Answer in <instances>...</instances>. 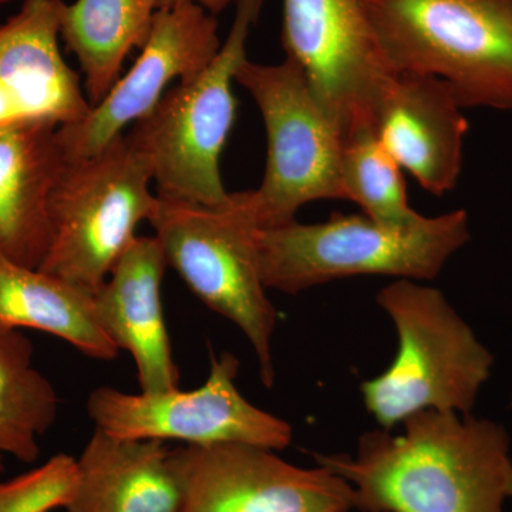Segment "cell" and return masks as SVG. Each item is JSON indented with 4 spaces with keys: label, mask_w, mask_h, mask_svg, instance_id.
Segmentation results:
<instances>
[{
    "label": "cell",
    "mask_w": 512,
    "mask_h": 512,
    "mask_svg": "<svg viewBox=\"0 0 512 512\" xmlns=\"http://www.w3.org/2000/svg\"><path fill=\"white\" fill-rule=\"evenodd\" d=\"M342 183L346 200L356 202L363 215L390 228H409L424 215L407 201L403 168L380 143L375 131L357 133L345 141Z\"/></svg>",
    "instance_id": "obj_21"
},
{
    "label": "cell",
    "mask_w": 512,
    "mask_h": 512,
    "mask_svg": "<svg viewBox=\"0 0 512 512\" xmlns=\"http://www.w3.org/2000/svg\"><path fill=\"white\" fill-rule=\"evenodd\" d=\"M470 238L464 210L424 217L409 228L384 227L363 214L336 212L319 224L295 220L259 228L256 255L266 289L298 295L352 276L433 281Z\"/></svg>",
    "instance_id": "obj_2"
},
{
    "label": "cell",
    "mask_w": 512,
    "mask_h": 512,
    "mask_svg": "<svg viewBox=\"0 0 512 512\" xmlns=\"http://www.w3.org/2000/svg\"><path fill=\"white\" fill-rule=\"evenodd\" d=\"M158 0H76L64 6L60 37L76 56L90 104L119 82L124 62L148 39Z\"/></svg>",
    "instance_id": "obj_19"
},
{
    "label": "cell",
    "mask_w": 512,
    "mask_h": 512,
    "mask_svg": "<svg viewBox=\"0 0 512 512\" xmlns=\"http://www.w3.org/2000/svg\"><path fill=\"white\" fill-rule=\"evenodd\" d=\"M507 495H508V498H512V471H511L510 477H508V481H507Z\"/></svg>",
    "instance_id": "obj_24"
},
{
    "label": "cell",
    "mask_w": 512,
    "mask_h": 512,
    "mask_svg": "<svg viewBox=\"0 0 512 512\" xmlns=\"http://www.w3.org/2000/svg\"><path fill=\"white\" fill-rule=\"evenodd\" d=\"M59 396L33 366V345L18 329L0 328V473L5 457L35 463L39 437L55 424Z\"/></svg>",
    "instance_id": "obj_20"
},
{
    "label": "cell",
    "mask_w": 512,
    "mask_h": 512,
    "mask_svg": "<svg viewBox=\"0 0 512 512\" xmlns=\"http://www.w3.org/2000/svg\"><path fill=\"white\" fill-rule=\"evenodd\" d=\"M235 82L261 113L268 140L264 180L248 191L261 229L295 221L303 205L346 200L342 183L345 138L320 104L298 64L245 60Z\"/></svg>",
    "instance_id": "obj_8"
},
{
    "label": "cell",
    "mask_w": 512,
    "mask_h": 512,
    "mask_svg": "<svg viewBox=\"0 0 512 512\" xmlns=\"http://www.w3.org/2000/svg\"><path fill=\"white\" fill-rule=\"evenodd\" d=\"M163 441L94 431L77 458L67 512H181V495Z\"/></svg>",
    "instance_id": "obj_17"
},
{
    "label": "cell",
    "mask_w": 512,
    "mask_h": 512,
    "mask_svg": "<svg viewBox=\"0 0 512 512\" xmlns=\"http://www.w3.org/2000/svg\"><path fill=\"white\" fill-rule=\"evenodd\" d=\"M13 2H16V0H0V8H2V6L9 5V3H13ZM22 2H23V0H22Z\"/></svg>",
    "instance_id": "obj_25"
},
{
    "label": "cell",
    "mask_w": 512,
    "mask_h": 512,
    "mask_svg": "<svg viewBox=\"0 0 512 512\" xmlns=\"http://www.w3.org/2000/svg\"><path fill=\"white\" fill-rule=\"evenodd\" d=\"M0 328L33 329L70 343L83 355L113 360L120 350L99 325L94 293L0 256Z\"/></svg>",
    "instance_id": "obj_18"
},
{
    "label": "cell",
    "mask_w": 512,
    "mask_h": 512,
    "mask_svg": "<svg viewBox=\"0 0 512 512\" xmlns=\"http://www.w3.org/2000/svg\"><path fill=\"white\" fill-rule=\"evenodd\" d=\"M265 0H237L234 22L220 52L197 76L174 84L128 137L151 164L156 194L190 204H224L221 154L237 117L232 92L248 59L247 43Z\"/></svg>",
    "instance_id": "obj_6"
},
{
    "label": "cell",
    "mask_w": 512,
    "mask_h": 512,
    "mask_svg": "<svg viewBox=\"0 0 512 512\" xmlns=\"http://www.w3.org/2000/svg\"><path fill=\"white\" fill-rule=\"evenodd\" d=\"M165 269L157 238L137 237L94 293L99 325L119 350L133 357L141 392L180 387L161 296Z\"/></svg>",
    "instance_id": "obj_15"
},
{
    "label": "cell",
    "mask_w": 512,
    "mask_h": 512,
    "mask_svg": "<svg viewBox=\"0 0 512 512\" xmlns=\"http://www.w3.org/2000/svg\"><path fill=\"white\" fill-rule=\"evenodd\" d=\"M63 0H23L0 25V128L77 123L92 109L60 50Z\"/></svg>",
    "instance_id": "obj_13"
},
{
    "label": "cell",
    "mask_w": 512,
    "mask_h": 512,
    "mask_svg": "<svg viewBox=\"0 0 512 512\" xmlns=\"http://www.w3.org/2000/svg\"><path fill=\"white\" fill-rule=\"evenodd\" d=\"M231 2L232 0H158V9L171 8V6L181 5V3H195L215 16L227 8Z\"/></svg>",
    "instance_id": "obj_23"
},
{
    "label": "cell",
    "mask_w": 512,
    "mask_h": 512,
    "mask_svg": "<svg viewBox=\"0 0 512 512\" xmlns=\"http://www.w3.org/2000/svg\"><path fill=\"white\" fill-rule=\"evenodd\" d=\"M50 124L0 128V256L39 269L52 242L50 202L66 163Z\"/></svg>",
    "instance_id": "obj_16"
},
{
    "label": "cell",
    "mask_w": 512,
    "mask_h": 512,
    "mask_svg": "<svg viewBox=\"0 0 512 512\" xmlns=\"http://www.w3.org/2000/svg\"><path fill=\"white\" fill-rule=\"evenodd\" d=\"M239 362L231 353L212 356L207 382L184 392L124 393L99 387L87 399L97 430L128 440L181 441L184 446L244 443L281 451L293 437L291 424L259 409L239 392Z\"/></svg>",
    "instance_id": "obj_9"
},
{
    "label": "cell",
    "mask_w": 512,
    "mask_h": 512,
    "mask_svg": "<svg viewBox=\"0 0 512 512\" xmlns=\"http://www.w3.org/2000/svg\"><path fill=\"white\" fill-rule=\"evenodd\" d=\"M373 131L390 156L433 195L456 187L468 121L439 77L393 72L377 101Z\"/></svg>",
    "instance_id": "obj_14"
},
{
    "label": "cell",
    "mask_w": 512,
    "mask_h": 512,
    "mask_svg": "<svg viewBox=\"0 0 512 512\" xmlns=\"http://www.w3.org/2000/svg\"><path fill=\"white\" fill-rule=\"evenodd\" d=\"M181 512H349L352 485L328 468L293 466L244 443L170 450Z\"/></svg>",
    "instance_id": "obj_11"
},
{
    "label": "cell",
    "mask_w": 512,
    "mask_h": 512,
    "mask_svg": "<svg viewBox=\"0 0 512 512\" xmlns=\"http://www.w3.org/2000/svg\"><path fill=\"white\" fill-rule=\"evenodd\" d=\"M376 302L397 333L393 362L360 386L377 424L392 430L426 410L470 414L491 377L494 356L446 296L399 279L377 293Z\"/></svg>",
    "instance_id": "obj_3"
},
{
    "label": "cell",
    "mask_w": 512,
    "mask_h": 512,
    "mask_svg": "<svg viewBox=\"0 0 512 512\" xmlns=\"http://www.w3.org/2000/svg\"><path fill=\"white\" fill-rule=\"evenodd\" d=\"M221 45L217 19L201 6L181 3L158 9L133 66L82 120L57 128L64 158L93 156L126 134L128 126L150 116L171 84L200 74Z\"/></svg>",
    "instance_id": "obj_12"
},
{
    "label": "cell",
    "mask_w": 512,
    "mask_h": 512,
    "mask_svg": "<svg viewBox=\"0 0 512 512\" xmlns=\"http://www.w3.org/2000/svg\"><path fill=\"white\" fill-rule=\"evenodd\" d=\"M510 406L512 407V399H511V403H510Z\"/></svg>",
    "instance_id": "obj_26"
},
{
    "label": "cell",
    "mask_w": 512,
    "mask_h": 512,
    "mask_svg": "<svg viewBox=\"0 0 512 512\" xmlns=\"http://www.w3.org/2000/svg\"><path fill=\"white\" fill-rule=\"evenodd\" d=\"M146 154L128 134L66 160L50 202L53 237L40 271L96 293L150 221L157 194Z\"/></svg>",
    "instance_id": "obj_7"
},
{
    "label": "cell",
    "mask_w": 512,
    "mask_h": 512,
    "mask_svg": "<svg viewBox=\"0 0 512 512\" xmlns=\"http://www.w3.org/2000/svg\"><path fill=\"white\" fill-rule=\"evenodd\" d=\"M403 433L367 431L349 454H315L352 485L362 512H504L510 436L493 420L426 410Z\"/></svg>",
    "instance_id": "obj_1"
},
{
    "label": "cell",
    "mask_w": 512,
    "mask_h": 512,
    "mask_svg": "<svg viewBox=\"0 0 512 512\" xmlns=\"http://www.w3.org/2000/svg\"><path fill=\"white\" fill-rule=\"evenodd\" d=\"M282 43L345 141L373 130L387 63L363 0H284Z\"/></svg>",
    "instance_id": "obj_10"
},
{
    "label": "cell",
    "mask_w": 512,
    "mask_h": 512,
    "mask_svg": "<svg viewBox=\"0 0 512 512\" xmlns=\"http://www.w3.org/2000/svg\"><path fill=\"white\" fill-rule=\"evenodd\" d=\"M148 222L167 266L208 309L244 333L258 359L261 382L272 389L276 377L272 338L278 312L259 275V227L248 191L231 192L224 204L215 207L158 197Z\"/></svg>",
    "instance_id": "obj_5"
},
{
    "label": "cell",
    "mask_w": 512,
    "mask_h": 512,
    "mask_svg": "<svg viewBox=\"0 0 512 512\" xmlns=\"http://www.w3.org/2000/svg\"><path fill=\"white\" fill-rule=\"evenodd\" d=\"M394 72L439 77L467 107L512 110V0H363Z\"/></svg>",
    "instance_id": "obj_4"
},
{
    "label": "cell",
    "mask_w": 512,
    "mask_h": 512,
    "mask_svg": "<svg viewBox=\"0 0 512 512\" xmlns=\"http://www.w3.org/2000/svg\"><path fill=\"white\" fill-rule=\"evenodd\" d=\"M77 481V458L67 454L43 466L0 483V512H50L66 508Z\"/></svg>",
    "instance_id": "obj_22"
}]
</instances>
